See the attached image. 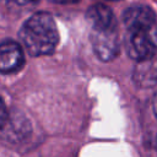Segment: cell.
Returning a JSON list of instances; mask_svg holds the SVG:
<instances>
[{
  "label": "cell",
  "mask_w": 157,
  "mask_h": 157,
  "mask_svg": "<svg viewBox=\"0 0 157 157\" xmlns=\"http://www.w3.org/2000/svg\"><path fill=\"white\" fill-rule=\"evenodd\" d=\"M27 52L33 56L48 55L59 42V33L53 16L48 12H36L28 17L18 32Z\"/></svg>",
  "instance_id": "1"
},
{
  "label": "cell",
  "mask_w": 157,
  "mask_h": 157,
  "mask_svg": "<svg viewBox=\"0 0 157 157\" xmlns=\"http://www.w3.org/2000/svg\"><path fill=\"white\" fill-rule=\"evenodd\" d=\"M125 45L129 56L137 63L155 58L157 52V25L126 28Z\"/></svg>",
  "instance_id": "2"
},
{
  "label": "cell",
  "mask_w": 157,
  "mask_h": 157,
  "mask_svg": "<svg viewBox=\"0 0 157 157\" xmlns=\"http://www.w3.org/2000/svg\"><path fill=\"white\" fill-rule=\"evenodd\" d=\"M91 43L96 56L102 61L113 60L119 53L117 25L91 28Z\"/></svg>",
  "instance_id": "3"
},
{
  "label": "cell",
  "mask_w": 157,
  "mask_h": 157,
  "mask_svg": "<svg viewBox=\"0 0 157 157\" xmlns=\"http://www.w3.org/2000/svg\"><path fill=\"white\" fill-rule=\"evenodd\" d=\"M25 63L23 52L18 43L4 39L0 48V70L2 74H10L20 70Z\"/></svg>",
  "instance_id": "4"
},
{
  "label": "cell",
  "mask_w": 157,
  "mask_h": 157,
  "mask_svg": "<svg viewBox=\"0 0 157 157\" xmlns=\"http://www.w3.org/2000/svg\"><path fill=\"white\" fill-rule=\"evenodd\" d=\"M123 21L125 28L141 27V26H153L156 23V16L151 7L146 5H134L124 11Z\"/></svg>",
  "instance_id": "5"
},
{
  "label": "cell",
  "mask_w": 157,
  "mask_h": 157,
  "mask_svg": "<svg viewBox=\"0 0 157 157\" xmlns=\"http://www.w3.org/2000/svg\"><path fill=\"white\" fill-rule=\"evenodd\" d=\"M134 81L140 87H151L157 83V58L139 61L134 69Z\"/></svg>",
  "instance_id": "6"
},
{
  "label": "cell",
  "mask_w": 157,
  "mask_h": 157,
  "mask_svg": "<svg viewBox=\"0 0 157 157\" xmlns=\"http://www.w3.org/2000/svg\"><path fill=\"white\" fill-rule=\"evenodd\" d=\"M86 18L91 26V28L98 27H108L117 25L115 17L112 10L104 4H94L87 9Z\"/></svg>",
  "instance_id": "7"
},
{
  "label": "cell",
  "mask_w": 157,
  "mask_h": 157,
  "mask_svg": "<svg viewBox=\"0 0 157 157\" xmlns=\"http://www.w3.org/2000/svg\"><path fill=\"white\" fill-rule=\"evenodd\" d=\"M152 108H153V113L157 118V92H156V94L153 96V99H152Z\"/></svg>",
  "instance_id": "8"
}]
</instances>
